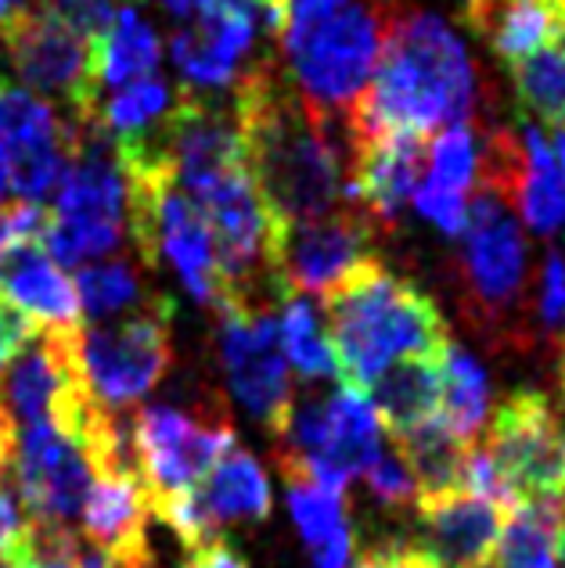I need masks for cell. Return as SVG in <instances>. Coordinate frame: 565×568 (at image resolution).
<instances>
[{"mask_svg": "<svg viewBox=\"0 0 565 568\" xmlns=\"http://www.w3.org/2000/svg\"><path fill=\"white\" fill-rule=\"evenodd\" d=\"M26 526V518L19 511V504H14L11 489L0 483V565H4L8 550L14 547V540H19V532Z\"/></svg>", "mask_w": 565, "mask_h": 568, "instance_id": "f35d334b", "label": "cell"}, {"mask_svg": "<svg viewBox=\"0 0 565 568\" xmlns=\"http://www.w3.org/2000/svg\"><path fill=\"white\" fill-rule=\"evenodd\" d=\"M382 450V425L379 414L371 410L364 393L342 385L329 396V439L321 454L306 465H278L281 475H303L314 478L317 486L342 493L353 475H364L371 460Z\"/></svg>", "mask_w": 565, "mask_h": 568, "instance_id": "ac0fdd59", "label": "cell"}, {"mask_svg": "<svg viewBox=\"0 0 565 568\" xmlns=\"http://www.w3.org/2000/svg\"><path fill=\"white\" fill-rule=\"evenodd\" d=\"M518 101L537 112L544 123L565 126V54L541 48L537 54L512 65Z\"/></svg>", "mask_w": 565, "mask_h": 568, "instance_id": "4dcf8cb0", "label": "cell"}, {"mask_svg": "<svg viewBox=\"0 0 565 568\" xmlns=\"http://www.w3.org/2000/svg\"><path fill=\"white\" fill-rule=\"evenodd\" d=\"M191 497H195L205 526H210L216 540L224 526H234V521H263L271 515V483H266L256 457L242 450L238 443L216 457V465L191 489Z\"/></svg>", "mask_w": 565, "mask_h": 568, "instance_id": "ffe728a7", "label": "cell"}, {"mask_svg": "<svg viewBox=\"0 0 565 568\" xmlns=\"http://www.w3.org/2000/svg\"><path fill=\"white\" fill-rule=\"evenodd\" d=\"M547 144H552V155H555V162H558V170L565 173V126H558L555 141H547Z\"/></svg>", "mask_w": 565, "mask_h": 568, "instance_id": "b9f144b4", "label": "cell"}, {"mask_svg": "<svg viewBox=\"0 0 565 568\" xmlns=\"http://www.w3.org/2000/svg\"><path fill=\"white\" fill-rule=\"evenodd\" d=\"M159 33L133 8H119L115 22L105 37L94 43V80L98 91H119L127 83L159 77Z\"/></svg>", "mask_w": 565, "mask_h": 568, "instance_id": "d4e9b609", "label": "cell"}, {"mask_svg": "<svg viewBox=\"0 0 565 568\" xmlns=\"http://www.w3.org/2000/svg\"><path fill=\"white\" fill-rule=\"evenodd\" d=\"M77 144V126L58 119L48 101L29 94L26 87L0 80V148L8 155L11 191L29 205H40L58 187L62 170Z\"/></svg>", "mask_w": 565, "mask_h": 568, "instance_id": "9a60e30c", "label": "cell"}, {"mask_svg": "<svg viewBox=\"0 0 565 568\" xmlns=\"http://www.w3.org/2000/svg\"><path fill=\"white\" fill-rule=\"evenodd\" d=\"M220 317V364L238 403L278 428L292 407V375L278 342L274 306H228Z\"/></svg>", "mask_w": 565, "mask_h": 568, "instance_id": "4fadbf2b", "label": "cell"}, {"mask_svg": "<svg viewBox=\"0 0 565 568\" xmlns=\"http://www.w3.org/2000/svg\"><path fill=\"white\" fill-rule=\"evenodd\" d=\"M33 332H37V327L29 324L26 317H19V313H14L4 298H0V367H4L11 356L26 346V338Z\"/></svg>", "mask_w": 565, "mask_h": 568, "instance_id": "74e56055", "label": "cell"}, {"mask_svg": "<svg viewBox=\"0 0 565 568\" xmlns=\"http://www.w3.org/2000/svg\"><path fill=\"white\" fill-rule=\"evenodd\" d=\"M173 364V303L152 295L127 321L80 327V375L94 407L127 414Z\"/></svg>", "mask_w": 565, "mask_h": 568, "instance_id": "8992f818", "label": "cell"}, {"mask_svg": "<svg viewBox=\"0 0 565 568\" xmlns=\"http://www.w3.org/2000/svg\"><path fill=\"white\" fill-rule=\"evenodd\" d=\"M486 568H565V497L515 504Z\"/></svg>", "mask_w": 565, "mask_h": 568, "instance_id": "7402d4cb", "label": "cell"}, {"mask_svg": "<svg viewBox=\"0 0 565 568\" xmlns=\"http://www.w3.org/2000/svg\"><path fill=\"white\" fill-rule=\"evenodd\" d=\"M43 223H48V213H43L40 205H29V202L0 205V260H4L14 245L40 242Z\"/></svg>", "mask_w": 565, "mask_h": 568, "instance_id": "e575fe53", "label": "cell"}, {"mask_svg": "<svg viewBox=\"0 0 565 568\" xmlns=\"http://www.w3.org/2000/svg\"><path fill=\"white\" fill-rule=\"evenodd\" d=\"M393 446L414 475L418 504L465 493V460H468L472 446L461 443L454 432L440 422V414L433 417V422H425L414 432H407V436L393 439Z\"/></svg>", "mask_w": 565, "mask_h": 568, "instance_id": "cb8c5ba5", "label": "cell"}, {"mask_svg": "<svg viewBox=\"0 0 565 568\" xmlns=\"http://www.w3.org/2000/svg\"><path fill=\"white\" fill-rule=\"evenodd\" d=\"M8 65L29 94L40 91L54 101L69 104L72 126L94 123L98 112V80H94V43L65 26L54 11L40 4H19L0 22Z\"/></svg>", "mask_w": 565, "mask_h": 568, "instance_id": "52a82bcc", "label": "cell"}, {"mask_svg": "<svg viewBox=\"0 0 565 568\" xmlns=\"http://www.w3.org/2000/svg\"><path fill=\"white\" fill-rule=\"evenodd\" d=\"M324 324L335 353V378L364 393L382 371L447 346V321L425 292L375 260L324 295Z\"/></svg>", "mask_w": 565, "mask_h": 568, "instance_id": "3957f363", "label": "cell"}, {"mask_svg": "<svg viewBox=\"0 0 565 568\" xmlns=\"http://www.w3.org/2000/svg\"><path fill=\"white\" fill-rule=\"evenodd\" d=\"M367 403L393 439L440 414V353L400 361L367 385Z\"/></svg>", "mask_w": 565, "mask_h": 568, "instance_id": "44dd1931", "label": "cell"}, {"mask_svg": "<svg viewBox=\"0 0 565 568\" xmlns=\"http://www.w3.org/2000/svg\"><path fill=\"white\" fill-rule=\"evenodd\" d=\"M54 191L58 202L40 245L58 266H87L119 252L127 237V176L112 141L94 123L77 126V144Z\"/></svg>", "mask_w": 565, "mask_h": 568, "instance_id": "277c9868", "label": "cell"}, {"mask_svg": "<svg viewBox=\"0 0 565 568\" xmlns=\"http://www.w3.org/2000/svg\"><path fill=\"white\" fill-rule=\"evenodd\" d=\"M77 303L83 313H91L94 321H109L119 313H133L141 303L152 298L144 292V281L138 266L130 260H105V263H87L77 274Z\"/></svg>", "mask_w": 565, "mask_h": 568, "instance_id": "83f0119b", "label": "cell"}, {"mask_svg": "<svg viewBox=\"0 0 565 568\" xmlns=\"http://www.w3.org/2000/svg\"><path fill=\"white\" fill-rule=\"evenodd\" d=\"M133 465H138L148 507L195 489L216 457L234 446V428L228 414L205 417L170 403L141 407L130 417Z\"/></svg>", "mask_w": 565, "mask_h": 568, "instance_id": "ba28073f", "label": "cell"}, {"mask_svg": "<svg viewBox=\"0 0 565 568\" xmlns=\"http://www.w3.org/2000/svg\"><path fill=\"white\" fill-rule=\"evenodd\" d=\"M396 8V0H350L324 22L281 40L295 94L310 109L346 119L375 77Z\"/></svg>", "mask_w": 565, "mask_h": 568, "instance_id": "5b68a950", "label": "cell"}, {"mask_svg": "<svg viewBox=\"0 0 565 568\" xmlns=\"http://www.w3.org/2000/svg\"><path fill=\"white\" fill-rule=\"evenodd\" d=\"M490 414V382L483 364L465 353L457 342H447L440 353V422L461 443L475 446Z\"/></svg>", "mask_w": 565, "mask_h": 568, "instance_id": "484cf974", "label": "cell"}, {"mask_svg": "<svg viewBox=\"0 0 565 568\" xmlns=\"http://www.w3.org/2000/svg\"><path fill=\"white\" fill-rule=\"evenodd\" d=\"M184 568H249V565L238 558L228 544H210V547L195 550Z\"/></svg>", "mask_w": 565, "mask_h": 568, "instance_id": "ab89813d", "label": "cell"}, {"mask_svg": "<svg viewBox=\"0 0 565 568\" xmlns=\"http://www.w3.org/2000/svg\"><path fill=\"white\" fill-rule=\"evenodd\" d=\"M468 22L504 62L515 65L552 40L558 8L552 0H468Z\"/></svg>", "mask_w": 565, "mask_h": 568, "instance_id": "603a6c76", "label": "cell"}, {"mask_svg": "<svg viewBox=\"0 0 565 568\" xmlns=\"http://www.w3.org/2000/svg\"><path fill=\"white\" fill-rule=\"evenodd\" d=\"M537 321L552 338H565V256L547 252L537 281Z\"/></svg>", "mask_w": 565, "mask_h": 568, "instance_id": "d6a6232c", "label": "cell"}, {"mask_svg": "<svg viewBox=\"0 0 565 568\" xmlns=\"http://www.w3.org/2000/svg\"><path fill=\"white\" fill-rule=\"evenodd\" d=\"M0 298L33 327L80 324L77 288L40 242L14 245L0 260Z\"/></svg>", "mask_w": 565, "mask_h": 568, "instance_id": "d6986e66", "label": "cell"}, {"mask_svg": "<svg viewBox=\"0 0 565 568\" xmlns=\"http://www.w3.org/2000/svg\"><path fill=\"white\" fill-rule=\"evenodd\" d=\"M245 173L278 227L306 223L346 202L353 144L346 119L324 115L278 77L274 58L256 62L234 87Z\"/></svg>", "mask_w": 565, "mask_h": 568, "instance_id": "6da1fadb", "label": "cell"}, {"mask_svg": "<svg viewBox=\"0 0 565 568\" xmlns=\"http://www.w3.org/2000/svg\"><path fill=\"white\" fill-rule=\"evenodd\" d=\"M475 112V62L465 40L436 11L396 8L364 98L346 115L356 138H436Z\"/></svg>", "mask_w": 565, "mask_h": 568, "instance_id": "7a4b0ae2", "label": "cell"}, {"mask_svg": "<svg viewBox=\"0 0 565 568\" xmlns=\"http://www.w3.org/2000/svg\"><path fill=\"white\" fill-rule=\"evenodd\" d=\"M375 220L356 205H339L274 234V277L285 295H332L361 266L375 263Z\"/></svg>", "mask_w": 565, "mask_h": 568, "instance_id": "8fae6325", "label": "cell"}, {"mask_svg": "<svg viewBox=\"0 0 565 568\" xmlns=\"http://www.w3.org/2000/svg\"><path fill=\"white\" fill-rule=\"evenodd\" d=\"M278 342L285 353L289 371L306 382H321L335 375V353L324 335V321L303 295H289L278 313Z\"/></svg>", "mask_w": 565, "mask_h": 568, "instance_id": "4316f807", "label": "cell"}, {"mask_svg": "<svg viewBox=\"0 0 565 568\" xmlns=\"http://www.w3.org/2000/svg\"><path fill=\"white\" fill-rule=\"evenodd\" d=\"M11 194V176H8V155L4 148H0V205H4V199Z\"/></svg>", "mask_w": 565, "mask_h": 568, "instance_id": "60d3db41", "label": "cell"}, {"mask_svg": "<svg viewBox=\"0 0 565 568\" xmlns=\"http://www.w3.org/2000/svg\"><path fill=\"white\" fill-rule=\"evenodd\" d=\"M285 486H289V511L306 550H317L324 544L339 540V536L353 532L346 518V497H342V493L324 489L314 478H303V475H285Z\"/></svg>", "mask_w": 565, "mask_h": 568, "instance_id": "f1b7e54d", "label": "cell"}, {"mask_svg": "<svg viewBox=\"0 0 565 568\" xmlns=\"http://www.w3.org/2000/svg\"><path fill=\"white\" fill-rule=\"evenodd\" d=\"M411 205L414 213H418L422 220L433 223L436 231L443 234H461L465 231V220H468V202L465 194H454V191H443V187H433V184H418L411 194Z\"/></svg>", "mask_w": 565, "mask_h": 568, "instance_id": "836d02e7", "label": "cell"}, {"mask_svg": "<svg viewBox=\"0 0 565 568\" xmlns=\"http://www.w3.org/2000/svg\"><path fill=\"white\" fill-rule=\"evenodd\" d=\"M350 0H289L285 11V29H281V40L303 33V29L324 22L329 14H335L339 8H346Z\"/></svg>", "mask_w": 565, "mask_h": 568, "instance_id": "8d00e7d4", "label": "cell"}, {"mask_svg": "<svg viewBox=\"0 0 565 568\" xmlns=\"http://www.w3.org/2000/svg\"><path fill=\"white\" fill-rule=\"evenodd\" d=\"M350 144L353 162L346 202L364 209L375 227H396L425 176V141L385 133V138H356Z\"/></svg>", "mask_w": 565, "mask_h": 568, "instance_id": "2e32d148", "label": "cell"}, {"mask_svg": "<svg viewBox=\"0 0 565 568\" xmlns=\"http://www.w3.org/2000/svg\"><path fill=\"white\" fill-rule=\"evenodd\" d=\"M94 460L87 446L54 425H29L14 439L11 475L22 518L40 529H72L94 486Z\"/></svg>", "mask_w": 565, "mask_h": 568, "instance_id": "7c38bea8", "label": "cell"}, {"mask_svg": "<svg viewBox=\"0 0 565 568\" xmlns=\"http://www.w3.org/2000/svg\"><path fill=\"white\" fill-rule=\"evenodd\" d=\"M271 29L256 0H195L188 22L176 26L170 40L173 65L188 91H220L238 87L245 62L256 48V33Z\"/></svg>", "mask_w": 565, "mask_h": 568, "instance_id": "5bb4252c", "label": "cell"}, {"mask_svg": "<svg viewBox=\"0 0 565 568\" xmlns=\"http://www.w3.org/2000/svg\"><path fill=\"white\" fill-rule=\"evenodd\" d=\"M480 446L518 504L565 497V422L552 396L537 388L504 396Z\"/></svg>", "mask_w": 565, "mask_h": 568, "instance_id": "9c48e42d", "label": "cell"}, {"mask_svg": "<svg viewBox=\"0 0 565 568\" xmlns=\"http://www.w3.org/2000/svg\"><path fill=\"white\" fill-rule=\"evenodd\" d=\"M422 521V540H414L440 568H486L508 511L472 493L428 500L414 507Z\"/></svg>", "mask_w": 565, "mask_h": 568, "instance_id": "e0dca14e", "label": "cell"}, {"mask_svg": "<svg viewBox=\"0 0 565 568\" xmlns=\"http://www.w3.org/2000/svg\"><path fill=\"white\" fill-rule=\"evenodd\" d=\"M461 274L468 284V303L480 321L497 332H512V313L526 303L529 252L512 205L497 194L480 191L468 205Z\"/></svg>", "mask_w": 565, "mask_h": 568, "instance_id": "30bf717a", "label": "cell"}, {"mask_svg": "<svg viewBox=\"0 0 565 568\" xmlns=\"http://www.w3.org/2000/svg\"><path fill=\"white\" fill-rule=\"evenodd\" d=\"M364 483L385 511H414L418 507V486H414V475L396 446H382L379 457L364 471Z\"/></svg>", "mask_w": 565, "mask_h": 568, "instance_id": "1f68e13d", "label": "cell"}, {"mask_svg": "<svg viewBox=\"0 0 565 568\" xmlns=\"http://www.w3.org/2000/svg\"><path fill=\"white\" fill-rule=\"evenodd\" d=\"M353 568H440L425 550L414 540H400V536H390V540L371 544L361 558H356Z\"/></svg>", "mask_w": 565, "mask_h": 568, "instance_id": "d590c367", "label": "cell"}, {"mask_svg": "<svg viewBox=\"0 0 565 568\" xmlns=\"http://www.w3.org/2000/svg\"><path fill=\"white\" fill-rule=\"evenodd\" d=\"M425 184L465 194L480 184V138L468 123L440 130L425 144Z\"/></svg>", "mask_w": 565, "mask_h": 568, "instance_id": "f546056e", "label": "cell"}, {"mask_svg": "<svg viewBox=\"0 0 565 568\" xmlns=\"http://www.w3.org/2000/svg\"><path fill=\"white\" fill-rule=\"evenodd\" d=\"M14 8H19V0H0V22H4Z\"/></svg>", "mask_w": 565, "mask_h": 568, "instance_id": "7bdbcfd3", "label": "cell"}]
</instances>
